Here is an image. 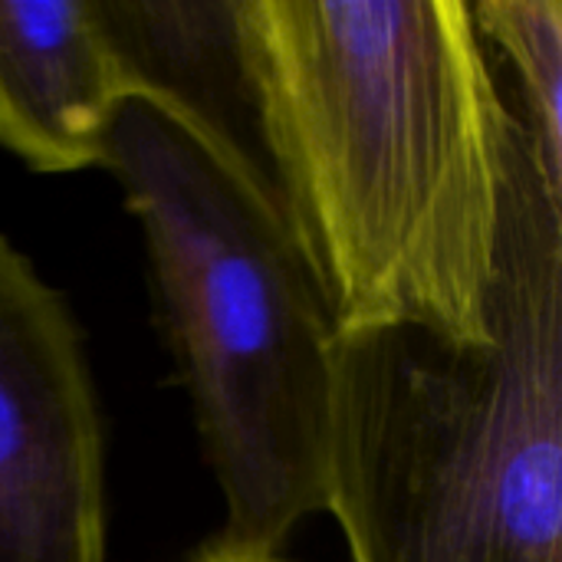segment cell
Listing matches in <instances>:
<instances>
[{
  "label": "cell",
  "instance_id": "obj_6",
  "mask_svg": "<svg viewBox=\"0 0 562 562\" xmlns=\"http://www.w3.org/2000/svg\"><path fill=\"white\" fill-rule=\"evenodd\" d=\"M474 26L517 79V119L533 168L562 207V3L560 0H477Z\"/></svg>",
  "mask_w": 562,
  "mask_h": 562
},
{
  "label": "cell",
  "instance_id": "obj_4",
  "mask_svg": "<svg viewBox=\"0 0 562 562\" xmlns=\"http://www.w3.org/2000/svg\"><path fill=\"white\" fill-rule=\"evenodd\" d=\"M105 435L82 333L0 237V562H105Z\"/></svg>",
  "mask_w": 562,
  "mask_h": 562
},
{
  "label": "cell",
  "instance_id": "obj_2",
  "mask_svg": "<svg viewBox=\"0 0 562 562\" xmlns=\"http://www.w3.org/2000/svg\"><path fill=\"white\" fill-rule=\"evenodd\" d=\"M494 336H336L326 510L352 562H562V207L517 119Z\"/></svg>",
  "mask_w": 562,
  "mask_h": 562
},
{
  "label": "cell",
  "instance_id": "obj_1",
  "mask_svg": "<svg viewBox=\"0 0 562 562\" xmlns=\"http://www.w3.org/2000/svg\"><path fill=\"white\" fill-rule=\"evenodd\" d=\"M263 175L336 336H494L517 112L468 0H234Z\"/></svg>",
  "mask_w": 562,
  "mask_h": 562
},
{
  "label": "cell",
  "instance_id": "obj_5",
  "mask_svg": "<svg viewBox=\"0 0 562 562\" xmlns=\"http://www.w3.org/2000/svg\"><path fill=\"white\" fill-rule=\"evenodd\" d=\"M132 86L99 0H0V148L30 171L102 168Z\"/></svg>",
  "mask_w": 562,
  "mask_h": 562
},
{
  "label": "cell",
  "instance_id": "obj_3",
  "mask_svg": "<svg viewBox=\"0 0 562 562\" xmlns=\"http://www.w3.org/2000/svg\"><path fill=\"white\" fill-rule=\"evenodd\" d=\"M102 168L142 227L178 372L224 497L227 543L280 553L326 510L336 326L254 155L135 82Z\"/></svg>",
  "mask_w": 562,
  "mask_h": 562
},
{
  "label": "cell",
  "instance_id": "obj_7",
  "mask_svg": "<svg viewBox=\"0 0 562 562\" xmlns=\"http://www.w3.org/2000/svg\"><path fill=\"white\" fill-rule=\"evenodd\" d=\"M188 562H286L280 553L270 550H254V547H237L227 543L221 537H214L211 543H204Z\"/></svg>",
  "mask_w": 562,
  "mask_h": 562
}]
</instances>
